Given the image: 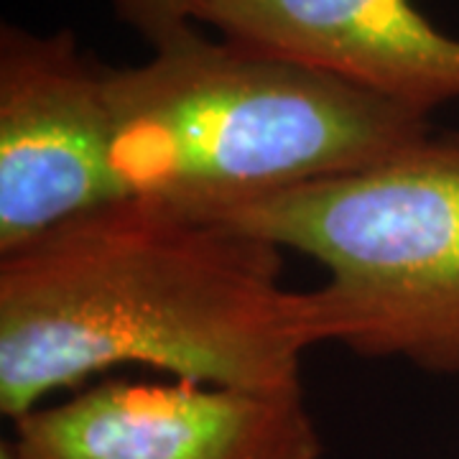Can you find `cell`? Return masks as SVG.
<instances>
[{
  "label": "cell",
  "mask_w": 459,
  "mask_h": 459,
  "mask_svg": "<svg viewBox=\"0 0 459 459\" xmlns=\"http://www.w3.org/2000/svg\"><path fill=\"white\" fill-rule=\"evenodd\" d=\"M108 66L77 36L0 29V255L126 199Z\"/></svg>",
  "instance_id": "277c9868"
},
{
  "label": "cell",
  "mask_w": 459,
  "mask_h": 459,
  "mask_svg": "<svg viewBox=\"0 0 459 459\" xmlns=\"http://www.w3.org/2000/svg\"><path fill=\"white\" fill-rule=\"evenodd\" d=\"M113 166L128 197L207 212L383 166L457 159L459 133L316 66L197 29L108 66Z\"/></svg>",
  "instance_id": "7a4b0ae2"
},
{
  "label": "cell",
  "mask_w": 459,
  "mask_h": 459,
  "mask_svg": "<svg viewBox=\"0 0 459 459\" xmlns=\"http://www.w3.org/2000/svg\"><path fill=\"white\" fill-rule=\"evenodd\" d=\"M113 5L117 18L133 26L153 49L195 29L197 0H113Z\"/></svg>",
  "instance_id": "52a82bcc"
},
{
  "label": "cell",
  "mask_w": 459,
  "mask_h": 459,
  "mask_svg": "<svg viewBox=\"0 0 459 459\" xmlns=\"http://www.w3.org/2000/svg\"><path fill=\"white\" fill-rule=\"evenodd\" d=\"M197 217L327 271L319 289L301 291L312 347L337 342L459 376V156L312 181Z\"/></svg>",
  "instance_id": "3957f363"
},
{
  "label": "cell",
  "mask_w": 459,
  "mask_h": 459,
  "mask_svg": "<svg viewBox=\"0 0 459 459\" xmlns=\"http://www.w3.org/2000/svg\"><path fill=\"white\" fill-rule=\"evenodd\" d=\"M13 424L3 459H322L301 385L250 391L108 377Z\"/></svg>",
  "instance_id": "5b68a950"
},
{
  "label": "cell",
  "mask_w": 459,
  "mask_h": 459,
  "mask_svg": "<svg viewBox=\"0 0 459 459\" xmlns=\"http://www.w3.org/2000/svg\"><path fill=\"white\" fill-rule=\"evenodd\" d=\"M283 250L156 199L126 197L0 255V413L11 421L102 370L204 385H301L312 347Z\"/></svg>",
  "instance_id": "6da1fadb"
},
{
  "label": "cell",
  "mask_w": 459,
  "mask_h": 459,
  "mask_svg": "<svg viewBox=\"0 0 459 459\" xmlns=\"http://www.w3.org/2000/svg\"><path fill=\"white\" fill-rule=\"evenodd\" d=\"M195 21L419 113L459 98V39L413 0H197Z\"/></svg>",
  "instance_id": "8992f818"
}]
</instances>
